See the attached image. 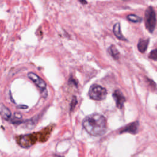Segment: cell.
I'll return each instance as SVG.
<instances>
[{
  "label": "cell",
  "instance_id": "13",
  "mask_svg": "<svg viewBox=\"0 0 157 157\" xmlns=\"http://www.w3.org/2000/svg\"><path fill=\"white\" fill-rule=\"evenodd\" d=\"M22 115L19 113H15L13 118H12L11 122L13 124H20L21 123Z\"/></svg>",
  "mask_w": 157,
  "mask_h": 157
},
{
  "label": "cell",
  "instance_id": "12",
  "mask_svg": "<svg viewBox=\"0 0 157 157\" xmlns=\"http://www.w3.org/2000/svg\"><path fill=\"white\" fill-rule=\"evenodd\" d=\"M127 19L130 21H132V22H134V23H138V22H141L142 20V18L135 14H130V15H128L127 16Z\"/></svg>",
  "mask_w": 157,
  "mask_h": 157
},
{
  "label": "cell",
  "instance_id": "4",
  "mask_svg": "<svg viewBox=\"0 0 157 157\" xmlns=\"http://www.w3.org/2000/svg\"><path fill=\"white\" fill-rule=\"evenodd\" d=\"M107 90L105 88L97 84L92 85L89 90L88 95L92 99L101 101L104 99L107 96Z\"/></svg>",
  "mask_w": 157,
  "mask_h": 157
},
{
  "label": "cell",
  "instance_id": "3",
  "mask_svg": "<svg viewBox=\"0 0 157 157\" xmlns=\"http://www.w3.org/2000/svg\"><path fill=\"white\" fill-rule=\"evenodd\" d=\"M145 24L147 29L152 33L155 28L156 24V13L153 8L149 6L145 12Z\"/></svg>",
  "mask_w": 157,
  "mask_h": 157
},
{
  "label": "cell",
  "instance_id": "6",
  "mask_svg": "<svg viewBox=\"0 0 157 157\" xmlns=\"http://www.w3.org/2000/svg\"><path fill=\"white\" fill-rule=\"evenodd\" d=\"M112 96L115 101L117 107L119 109H122V107H123V104L126 101L125 97L123 96V93L119 90H116L113 93Z\"/></svg>",
  "mask_w": 157,
  "mask_h": 157
},
{
  "label": "cell",
  "instance_id": "17",
  "mask_svg": "<svg viewBox=\"0 0 157 157\" xmlns=\"http://www.w3.org/2000/svg\"><path fill=\"white\" fill-rule=\"evenodd\" d=\"M80 2H82V4H86V3H87L86 1H80Z\"/></svg>",
  "mask_w": 157,
  "mask_h": 157
},
{
  "label": "cell",
  "instance_id": "1",
  "mask_svg": "<svg viewBox=\"0 0 157 157\" xmlns=\"http://www.w3.org/2000/svg\"><path fill=\"white\" fill-rule=\"evenodd\" d=\"M82 125L86 131L93 136H102L107 129V122L105 117L97 113L86 116L83 120Z\"/></svg>",
  "mask_w": 157,
  "mask_h": 157
},
{
  "label": "cell",
  "instance_id": "11",
  "mask_svg": "<svg viewBox=\"0 0 157 157\" xmlns=\"http://www.w3.org/2000/svg\"><path fill=\"white\" fill-rule=\"evenodd\" d=\"M108 52L115 59H118L119 56V52L114 45H111L109 48Z\"/></svg>",
  "mask_w": 157,
  "mask_h": 157
},
{
  "label": "cell",
  "instance_id": "9",
  "mask_svg": "<svg viewBox=\"0 0 157 157\" xmlns=\"http://www.w3.org/2000/svg\"><path fill=\"white\" fill-rule=\"evenodd\" d=\"M113 32L115 36L120 40H126V38L121 34V29H120V25L119 23H117L116 24L114 25V26L113 27Z\"/></svg>",
  "mask_w": 157,
  "mask_h": 157
},
{
  "label": "cell",
  "instance_id": "16",
  "mask_svg": "<svg viewBox=\"0 0 157 157\" xmlns=\"http://www.w3.org/2000/svg\"><path fill=\"white\" fill-rule=\"evenodd\" d=\"M18 108L19 109H27V106L26 105H18Z\"/></svg>",
  "mask_w": 157,
  "mask_h": 157
},
{
  "label": "cell",
  "instance_id": "15",
  "mask_svg": "<svg viewBox=\"0 0 157 157\" xmlns=\"http://www.w3.org/2000/svg\"><path fill=\"white\" fill-rule=\"evenodd\" d=\"M77 99L75 98V97H73V99H72V101H71V110H72L74 107H75V106L76 105V104H77Z\"/></svg>",
  "mask_w": 157,
  "mask_h": 157
},
{
  "label": "cell",
  "instance_id": "2",
  "mask_svg": "<svg viewBox=\"0 0 157 157\" xmlns=\"http://www.w3.org/2000/svg\"><path fill=\"white\" fill-rule=\"evenodd\" d=\"M51 129L46 128L42 132L23 135L18 137L17 142L23 148H27L34 145L38 140L45 141L50 135Z\"/></svg>",
  "mask_w": 157,
  "mask_h": 157
},
{
  "label": "cell",
  "instance_id": "8",
  "mask_svg": "<svg viewBox=\"0 0 157 157\" xmlns=\"http://www.w3.org/2000/svg\"><path fill=\"white\" fill-rule=\"evenodd\" d=\"M148 44H149V39H139L137 44V48L139 52H140L141 53H144L148 47Z\"/></svg>",
  "mask_w": 157,
  "mask_h": 157
},
{
  "label": "cell",
  "instance_id": "10",
  "mask_svg": "<svg viewBox=\"0 0 157 157\" xmlns=\"http://www.w3.org/2000/svg\"><path fill=\"white\" fill-rule=\"evenodd\" d=\"M138 121H135L129 124H128V126H126V127H124L122 131V132H129L131 133H136L137 132V127H138Z\"/></svg>",
  "mask_w": 157,
  "mask_h": 157
},
{
  "label": "cell",
  "instance_id": "7",
  "mask_svg": "<svg viewBox=\"0 0 157 157\" xmlns=\"http://www.w3.org/2000/svg\"><path fill=\"white\" fill-rule=\"evenodd\" d=\"M0 115L6 120H9L11 117V112L10 110L1 103H0Z\"/></svg>",
  "mask_w": 157,
  "mask_h": 157
},
{
  "label": "cell",
  "instance_id": "14",
  "mask_svg": "<svg viewBox=\"0 0 157 157\" xmlns=\"http://www.w3.org/2000/svg\"><path fill=\"white\" fill-rule=\"evenodd\" d=\"M148 57L151 59H153V60H155V61H157V48L152 50L150 53Z\"/></svg>",
  "mask_w": 157,
  "mask_h": 157
},
{
  "label": "cell",
  "instance_id": "5",
  "mask_svg": "<svg viewBox=\"0 0 157 157\" xmlns=\"http://www.w3.org/2000/svg\"><path fill=\"white\" fill-rule=\"evenodd\" d=\"M28 78L31 80L40 89L44 90L46 88V83L45 81L34 72H29L28 74Z\"/></svg>",
  "mask_w": 157,
  "mask_h": 157
}]
</instances>
